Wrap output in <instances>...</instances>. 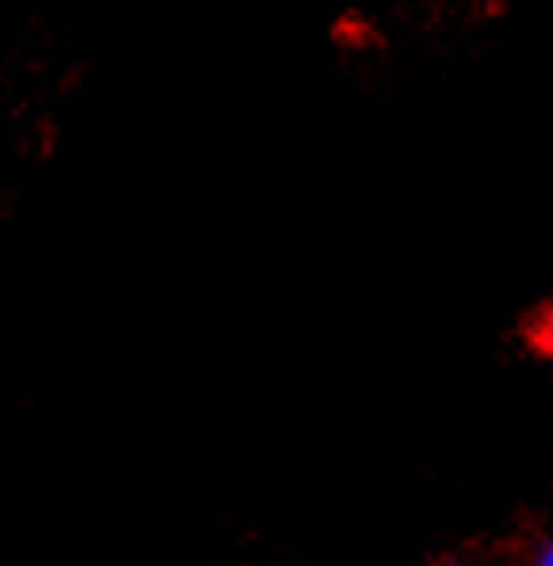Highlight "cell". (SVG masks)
Masks as SVG:
<instances>
[{
    "label": "cell",
    "mask_w": 553,
    "mask_h": 566,
    "mask_svg": "<svg viewBox=\"0 0 553 566\" xmlns=\"http://www.w3.org/2000/svg\"><path fill=\"white\" fill-rule=\"evenodd\" d=\"M527 340L538 356H545L553 364V301H545L534 313V321H530V328H527Z\"/></svg>",
    "instance_id": "obj_1"
},
{
    "label": "cell",
    "mask_w": 553,
    "mask_h": 566,
    "mask_svg": "<svg viewBox=\"0 0 553 566\" xmlns=\"http://www.w3.org/2000/svg\"><path fill=\"white\" fill-rule=\"evenodd\" d=\"M530 566H553V539L538 543V547L530 551Z\"/></svg>",
    "instance_id": "obj_2"
},
{
    "label": "cell",
    "mask_w": 553,
    "mask_h": 566,
    "mask_svg": "<svg viewBox=\"0 0 553 566\" xmlns=\"http://www.w3.org/2000/svg\"><path fill=\"white\" fill-rule=\"evenodd\" d=\"M445 566H464V563H445Z\"/></svg>",
    "instance_id": "obj_3"
}]
</instances>
